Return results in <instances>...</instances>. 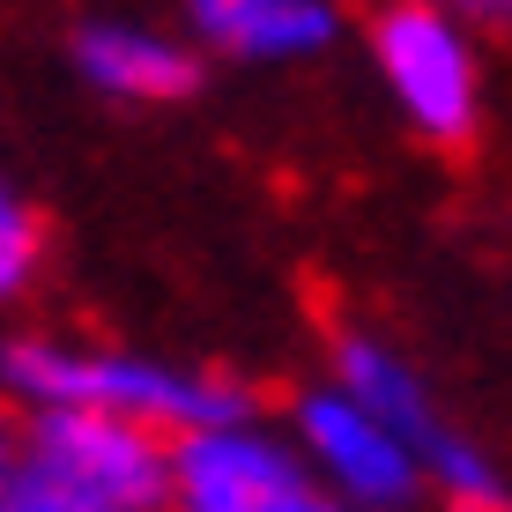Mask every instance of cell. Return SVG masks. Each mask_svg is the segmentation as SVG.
Returning a JSON list of instances; mask_svg holds the SVG:
<instances>
[{
  "instance_id": "cell-12",
  "label": "cell",
  "mask_w": 512,
  "mask_h": 512,
  "mask_svg": "<svg viewBox=\"0 0 512 512\" xmlns=\"http://www.w3.org/2000/svg\"><path fill=\"white\" fill-rule=\"evenodd\" d=\"M498 512H505V505H498Z\"/></svg>"
},
{
  "instance_id": "cell-2",
  "label": "cell",
  "mask_w": 512,
  "mask_h": 512,
  "mask_svg": "<svg viewBox=\"0 0 512 512\" xmlns=\"http://www.w3.org/2000/svg\"><path fill=\"white\" fill-rule=\"evenodd\" d=\"M8 386L52 401V409H104V416H134L149 431H223L238 423L245 394L223 379H193V372H164V364H134V357H75V349H38L15 342L0 357Z\"/></svg>"
},
{
  "instance_id": "cell-4",
  "label": "cell",
  "mask_w": 512,
  "mask_h": 512,
  "mask_svg": "<svg viewBox=\"0 0 512 512\" xmlns=\"http://www.w3.org/2000/svg\"><path fill=\"white\" fill-rule=\"evenodd\" d=\"M179 512H320V498L268 438L223 423L179 446Z\"/></svg>"
},
{
  "instance_id": "cell-6",
  "label": "cell",
  "mask_w": 512,
  "mask_h": 512,
  "mask_svg": "<svg viewBox=\"0 0 512 512\" xmlns=\"http://www.w3.org/2000/svg\"><path fill=\"white\" fill-rule=\"evenodd\" d=\"M75 67H82L90 90L127 97V104H171L201 82L193 52L179 38H164V30H149V23H90L75 38Z\"/></svg>"
},
{
  "instance_id": "cell-11",
  "label": "cell",
  "mask_w": 512,
  "mask_h": 512,
  "mask_svg": "<svg viewBox=\"0 0 512 512\" xmlns=\"http://www.w3.org/2000/svg\"><path fill=\"white\" fill-rule=\"evenodd\" d=\"M320 512H342V505H320Z\"/></svg>"
},
{
  "instance_id": "cell-3",
  "label": "cell",
  "mask_w": 512,
  "mask_h": 512,
  "mask_svg": "<svg viewBox=\"0 0 512 512\" xmlns=\"http://www.w3.org/2000/svg\"><path fill=\"white\" fill-rule=\"evenodd\" d=\"M372 52L379 75L394 90L401 119L438 141V149H461L483 119V67H475L468 23L446 0H386V15L372 23Z\"/></svg>"
},
{
  "instance_id": "cell-7",
  "label": "cell",
  "mask_w": 512,
  "mask_h": 512,
  "mask_svg": "<svg viewBox=\"0 0 512 512\" xmlns=\"http://www.w3.org/2000/svg\"><path fill=\"white\" fill-rule=\"evenodd\" d=\"M186 30L231 60H305L334 38V0H186Z\"/></svg>"
},
{
  "instance_id": "cell-9",
  "label": "cell",
  "mask_w": 512,
  "mask_h": 512,
  "mask_svg": "<svg viewBox=\"0 0 512 512\" xmlns=\"http://www.w3.org/2000/svg\"><path fill=\"white\" fill-rule=\"evenodd\" d=\"M461 8H475V15H490V23H512V0H461Z\"/></svg>"
},
{
  "instance_id": "cell-8",
  "label": "cell",
  "mask_w": 512,
  "mask_h": 512,
  "mask_svg": "<svg viewBox=\"0 0 512 512\" xmlns=\"http://www.w3.org/2000/svg\"><path fill=\"white\" fill-rule=\"evenodd\" d=\"M30 268H38V223H30V208L0 186V297L23 290Z\"/></svg>"
},
{
  "instance_id": "cell-10",
  "label": "cell",
  "mask_w": 512,
  "mask_h": 512,
  "mask_svg": "<svg viewBox=\"0 0 512 512\" xmlns=\"http://www.w3.org/2000/svg\"><path fill=\"white\" fill-rule=\"evenodd\" d=\"M15 475V446H8V416H0V483Z\"/></svg>"
},
{
  "instance_id": "cell-1",
  "label": "cell",
  "mask_w": 512,
  "mask_h": 512,
  "mask_svg": "<svg viewBox=\"0 0 512 512\" xmlns=\"http://www.w3.org/2000/svg\"><path fill=\"white\" fill-rule=\"evenodd\" d=\"M15 468L60 512H179V453L134 416L45 409Z\"/></svg>"
},
{
  "instance_id": "cell-5",
  "label": "cell",
  "mask_w": 512,
  "mask_h": 512,
  "mask_svg": "<svg viewBox=\"0 0 512 512\" xmlns=\"http://www.w3.org/2000/svg\"><path fill=\"white\" fill-rule=\"evenodd\" d=\"M297 431H305V446L334 468V483L357 505H409L416 498V453L349 394H305L297 401Z\"/></svg>"
}]
</instances>
